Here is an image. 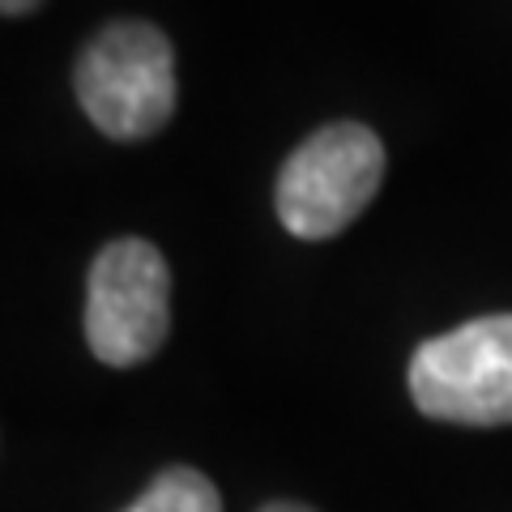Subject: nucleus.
<instances>
[{"label": "nucleus", "instance_id": "0eeeda50", "mask_svg": "<svg viewBox=\"0 0 512 512\" xmlns=\"http://www.w3.org/2000/svg\"><path fill=\"white\" fill-rule=\"evenodd\" d=\"M261 512H312V508H303V504H269V508H261Z\"/></svg>", "mask_w": 512, "mask_h": 512}, {"label": "nucleus", "instance_id": "f257e3e1", "mask_svg": "<svg viewBox=\"0 0 512 512\" xmlns=\"http://www.w3.org/2000/svg\"><path fill=\"white\" fill-rule=\"evenodd\" d=\"M77 103L116 141L154 137L175 111V52L150 22H111L77 60Z\"/></svg>", "mask_w": 512, "mask_h": 512}, {"label": "nucleus", "instance_id": "423d86ee", "mask_svg": "<svg viewBox=\"0 0 512 512\" xmlns=\"http://www.w3.org/2000/svg\"><path fill=\"white\" fill-rule=\"evenodd\" d=\"M43 5V0H0V13L5 18H22V13H35Z\"/></svg>", "mask_w": 512, "mask_h": 512}, {"label": "nucleus", "instance_id": "20e7f679", "mask_svg": "<svg viewBox=\"0 0 512 512\" xmlns=\"http://www.w3.org/2000/svg\"><path fill=\"white\" fill-rule=\"evenodd\" d=\"M171 329V269L150 239H116L90 265L86 342L107 367L146 363Z\"/></svg>", "mask_w": 512, "mask_h": 512}, {"label": "nucleus", "instance_id": "7ed1b4c3", "mask_svg": "<svg viewBox=\"0 0 512 512\" xmlns=\"http://www.w3.org/2000/svg\"><path fill=\"white\" fill-rule=\"evenodd\" d=\"M384 180V146L367 124H325L286 158L278 218L299 239H333L372 205Z\"/></svg>", "mask_w": 512, "mask_h": 512}, {"label": "nucleus", "instance_id": "f03ea898", "mask_svg": "<svg viewBox=\"0 0 512 512\" xmlns=\"http://www.w3.org/2000/svg\"><path fill=\"white\" fill-rule=\"evenodd\" d=\"M410 397L440 423H512V316H478L423 342L410 359Z\"/></svg>", "mask_w": 512, "mask_h": 512}, {"label": "nucleus", "instance_id": "39448f33", "mask_svg": "<svg viewBox=\"0 0 512 512\" xmlns=\"http://www.w3.org/2000/svg\"><path fill=\"white\" fill-rule=\"evenodd\" d=\"M124 512H222L218 487L192 466H171Z\"/></svg>", "mask_w": 512, "mask_h": 512}]
</instances>
